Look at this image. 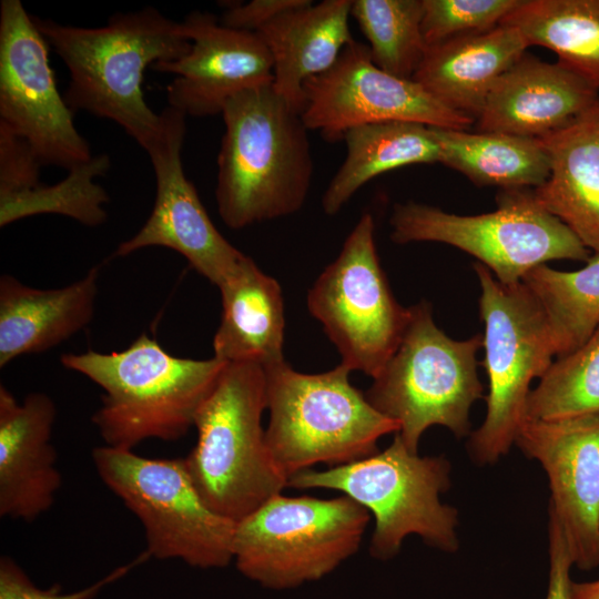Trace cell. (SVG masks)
Masks as SVG:
<instances>
[{
    "mask_svg": "<svg viewBox=\"0 0 599 599\" xmlns=\"http://www.w3.org/2000/svg\"><path fill=\"white\" fill-rule=\"evenodd\" d=\"M32 18L69 71L63 97L70 109L115 122L145 151L159 136L162 120L144 99V71L190 51L183 22L154 7L116 12L99 28Z\"/></svg>",
    "mask_w": 599,
    "mask_h": 599,
    "instance_id": "obj_1",
    "label": "cell"
},
{
    "mask_svg": "<svg viewBox=\"0 0 599 599\" xmlns=\"http://www.w3.org/2000/svg\"><path fill=\"white\" fill-rule=\"evenodd\" d=\"M222 116L215 201L223 223L241 230L300 211L313 176L301 113L267 84L234 95Z\"/></svg>",
    "mask_w": 599,
    "mask_h": 599,
    "instance_id": "obj_2",
    "label": "cell"
},
{
    "mask_svg": "<svg viewBox=\"0 0 599 599\" xmlns=\"http://www.w3.org/2000/svg\"><path fill=\"white\" fill-rule=\"evenodd\" d=\"M61 363L104 390L92 416L104 445L131 450L148 439L185 436L226 365L214 356H173L146 334L123 351L70 353Z\"/></svg>",
    "mask_w": 599,
    "mask_h": 599,
    "instance_id": "obj_3",
    "label": "cell"
},
{
    "mask_svg": "<svg viewBox=\"0 0 599 599\" xmlns=\"http://www.w3.org/2000/svg\"><path fill=\"white\" fill-rule=\"evenodd\" d=\"M268 423L265 441L288 480L316 465L336 467L378 451V440L399 432L349 382L343 364L318 373L295 370L286 361L264 367Z\"/></svg>",
    "mask_w": 599,
    "mask_h": 599,
    "instance_id": "obj_4",
    "label": "cell"
},
{
    "mask_svg": "<svg viewBox=\"0 0 599 599\" xmlns=\"http://www.w3.org/2000/svg\"><path fill=\"white\" fill-rule=\"evenodd\" d=\"M266 405L264 367L226 363L195 415L196 443L183 458L206 505L234 522L287 487L266 446Z\"/></svg>",
    "mask_w": 599,
    "mask_h": 599,
    "instance_id": "obj_5",
    "label": "cell"
},
{
    "mask_svg": "<svg viewBox=\"0 0 599 599\" xmlns=\"http://www.w3.org/2000/svg\"><path fill=\"white\" fill-rule=\"evenodd\" d=\"M450 470L445 456L412 453L396 433L384 450L346 465L298 473L287 487L337 490L362 505L375 519L369 552L386 560L398 554L409 535L443 551L458 549V512L439 499L450 487Z\"/></svg>",
    "mask_w": 599,
    "mask_h": 599,
    "instance_id": "obj_6",
    "label": "cell"
},
{
    "mask_svg": "<svg viewBox=\"0 0 599 599\" xmlns=\"http://www.w3.org/2000/svg\"><path fill=\"white\" fill-rule=\"evenodd\" d=\"M403 337L365 393L367 400L399 425L407 449L418 453L423 434L432 426L448 428L456 437L470 435L471 405L483 397L476 353L483 335L456 341L433 318L426 301L409 307Z\"/></svg>",
    "mask_w": 599,
    "mask_h": 599,
    "instance_id": "obj_7",
    "label": "cell"
},
{
    "mask_svg": "<svg viewBox=\"0 0 599 599\" xmlns=\"http://www.w3.org/2000/svg\"><path fill=\"white\" fill-rule=\"evenodd\" d=\"M370 514L342 495L331 499L275 495L236 522L233 561L270 589L318 580L354 556Z\"/></svg>",
    "mask_w": 599,
    "mask_h": 599,
    "instance_id": "obj_8",
    "label": "cell"
},
{
    "mask_svg": "<svg viewBox=\"0 0 599 599\" xmlns=\"http://www.w3.org/2000/svg\"><path fill=\"white\" fill-rule=\"evenodd\" d=\"M481 295L483 347L488 377L487 410L471 432L468 453L478 465L496 463L516 441L526 417L534 378H541L556 356L542 306L521 281L502 284L483 264L475 263Z\"/></svg>",
    "mask_w": 599,
    "mask_h": 599,
    "instance_id": "obj_9",
    "label": "cell"
},
{
    "mask_svg": "<svg viewBox=\"0 0 599 599\" xmlns=\"http://www.w3.org/2000/svg\"><path fill=\"white\" fill-rule=\"evenodd\" d=\"M497 210L458 215L427 204L394 206L390 238L397 244L439 242L478 260L502 284L521 282L532 268L552 260L587 262L590 251L530 189L504 190Z\"/></svg>",
    "mask_w": 599,
    "mask_h": 599,
    "instance_id": "obj_10",
    "label": "cell"
},
{
    "mask_svg": "<svg viewBox=\"0 0 599 599\" xmlns=\"http://www.w3.org/2000/svg\"><path fill=\"white\" fill-rule=\"evenodd\" d=\"M92 461L103 484L140 520L151 557L201 569L233 561L236 522L206 505L183 458H148L103 445L92 450Z\"/></svg>",
    "mask_w": 599,
    "mask_h": 599,
    "instance_id": "obj_11",
    "label": "cell"
},
{
    "mask_svg": "<svg viewBox=\"0 0 599 599\" xmlns=\"http://www.w3.org/2000/svg\"><path fill=\"white\" fill-rule=\"evenodd\" d=\"M374 231L372 214L364 213L307 294V308L337 348L341 364L372 378L396 351L410 314L393 295Z\"/></svg>",
    "mask_w": 599,
    "mask_h": 599,
    "instance_id": "obj_12",
    "label": "cell"
},
{
    "mask_svg": "<svg viewBox=\"0 0 599 599\" xmlns=\"http://www.w3.org/2000/svg\"><path fill=\"white\" fill-rule=\"evenodd\" d=\"M49 44L19 0L0 2V122L23 138L43 165L71 170L93 155L60 94Z\"/></svg>",
    "mask_w": 599,
    "mask_h": 599,
    "instance_id": "obj_13",
    "label": "cell"
},
{
    "mask_svg": "<svg viewBox=\"0 0 599 599\" xmlns=\"http://www.w3.org/2000/svg\"><path fill=\"white\" fill-rule=\"evenodd\" d=\"M301 116L309 130L329 142L343 140L356 126L407 121L467 130L473 118L456 112L413 80L378 68L368 45L352 41L325 72L304 83Z\"/></svg>",
    "mask_w": 599,
    "mask_h": 599,
    "instance_id": "obj_14",
    "label": "cell"
},
{
    "mask_svg": "<svg viewBox=\"0 0 599 599\" xmlns=\"http://www.w3.org/2000/svg\"><path fill=\"white\" fill-rule=\"evenodd\" d=\"M160 114L161 132L145 150L155 176L152 212L132 237L118 245L114 256L151 246L166 247L184 256L190 266L219 287L248 256L219 232L185 175L182 149L186 115L169 105Z\"/></svg>",
    "mask_w": 599,
    "mask_h": 599,
    "instance_id": "obj_15",
    "label": "cell"
},
{
    "mask_svg": "<svg viewBox=\"0 0 599 599\" xmlns=\"http://www.w3.org/2000/svg\"><path fill=\"white\" fill-rule=\"evenodd\" d=\"M515 444L547 474L549 508L561 524L573 566L599 567V412L525 419Z\"/></svg>",
    "mask_w": 599,
    "mask_h": 599,
    "instance_id": "obj_16",
    "label": "cell"
},
{
    "mask_svg": "<svg viewBox=\"0 0 599 599\" xmlns=\"http://www.w3.org/2000/svg\"><path fill=\"white\" fill-rule=\"evenodd\" d=\"M182 22L190 51L152 67L174 75L166 87L169 106L186 116L222 114L234 95L273 83L272 57L258 33L227 28L203 11L190 12Z\"/></svg>",
    "mask_w": 599,
    "mask_h": 599,
    "instance_id": "obj_17",
    "label": "cell"
},
{
    "mask_svg": "<svg viewBox=\"0 0 599 599\" xmlns=\"http://www.w3.org/2000/svg\"><path fill=\"white\" fill-rule=\"evenodd\" d=\"M50 396L35 392L22 403L0 386V516L33 521L48 511L61 487Z\"/></svg>",
    "mask_w": 599,
    "mask_h": 599,
    "instance_id": "obj_18",
    "label": "cell"
},
{
    "mask_svg": "<svg viewBox=\"0 0 599 599\" xmlns=\"http://www.w3.org/2000/svg\"><path fill=\"white\" fill-rule=\"evenodd\" d=\"M598 100V90L572 70L525 53L491 89L476 119L477 129L541 139Z\"/></svg>",
    "mask_w": 599,
    "mask_h": 599,
    "instance_id": "obj_19",
    "label": "cell"
},
{
    "mask_svg": "<svg viewBox=\"0 0 599 599\" xmlns=\"http://www.w3.org/2000/svg\"><path fill=\"white\" fill-rule=\"evenodd\" d=\"M529 47L514 27L463 34L429 45L413 77L437 101L476 120L488 94Z\"/></svg>",
    "mask_w": 599,
    "mask_h": 599,
    "instance_id": "obj_20",
    "label": "cell"
},
{
    "mask_svg": "<svg viewBox=\"0 0 599 599\" xmlns=\"http://www.w3.org/2000/svg\"><path fill=\"white\" fill-rule=\"evenodd\" d=\"M99 268L59 288H35L4 274L0 278V367L45 352L83 329L93 318Z\"/></svg>",
    "mask_w": 599,
    "mask_h": 599,
    "instance_id": "obj_21",
    "label": "cell"
},
{
    "mask_svg": "<svg viewBox=\"0 0 599 599\" xmlns=\"http://www.w3.org/2000/svg\"><path fill=\"white\" fill-rule=\"evenodd\" d=\"M353 0H324L290 10L257 33L273 61L274 91L302 113L304 83L328 70L347 44Z\"/></svg>",
    "mask_w": 599,
    "mask_h": 599,
    "instance_id": "obj_22",
    "label": "cell"
},
{
    "mask_svg": "<svg viewBox=\"0 0 599 599\" xmlns=\"http://www.w3.org/2000/svg\"><path fill=\"white\" fill-rule=\"evenodd\" d=\"M541 141L550 173L532 190L536 199L599 254V100Z\"/></svg>",
    "mask_w": 599,
    "mask_h": 599,
    "instance_id": "obj_23",
    "label": "cell"
},
{
    "mask_svg": "<svg viewBox=\"0 0 599 599\" xmlns=\"http://www.w3.org/2000/svg\"><path fill=\"white\" fill-rule=\"evenodd\" d=\"M222 317L213 338L214 357L225 363L284 362V302L278 282L248 256L219 287Z\"/></svg>",
    "mask_w": 599,
    "mask_h": 599,
    "instance_id": "obj_24",
    "label": "cell"
},
{
    "mask_svg": "<svg viewBox=\"0 0 599 599\" xmlns=\"http://www.w3.org/2000/svg\"><path fill=\"white\" fill-rule=\"evenodd\" d=\"M343 140L346 158L322 196V207L334 215L372 179L413 165L440 163L441 151L432 126L393 121L356 126Z\"/></svg>",
    "mask_w": 599,
    "mask_h": 599,
    "instance_id": "obj_25",
    "label": "cell"
},
{
    "mask_svg": "<svg viewBox=\"0 0 599 599\" xmlns=\"http://www.w3.org/2000/svg\"><path fill=\"white\" fill-rule=\"evenodd\" d=\"M432 131L440 146V163L477 185L534 190L549 176L550 160L541 139L435 126Z\"/></svg>",
    "mask_w": 599,
    "mask_h": 599,
    "instance_id": "obj_26",
    "label": "cell"
},
{
    "mask_svg": "<svg viewBox=\"0 0 599 599\" xmlns=\"http://www.w3.org/2000/svg\"><path fill=\"white\" fill-rule=\"evenodd\" d=\"M500 24L554 51L599 92V0H520Z\"/></svg>",
    "mask_w": 599,
    "mask_h": 599,
    "instance_id": "obj_27",
    "label": "cell"
},
{
    "mask_svg": "<svg viewBox=\"0 0 599 599\" xmlns=\"http://www.w3.org/2000/svg\"><path fill=\"white\" fill-rule=\"evenodd\" d=\"M522 282L545 311L556 356L577 349L599 327V254L571 272L539 265Z\"/></svg>",
    "mask_w": 599,
    "mask_h": 599,
    "instance_id": "obj_28",
    "label": "cell"
},
{
    "mask_svg": "<svg viewBox=\"0 0 599 599\" xmlns=\"http://www.w3.org/2000/svg\"><path fill=\"white\" fill-rule=\"evenodd\" d=\"M423 0H353L351 16L368 41L373 62L413 80L427 45L422 32Z\"/></svg>",
    "mask_w": 599,
    "mask_h": 599,
    "instance_id": "obj_29",
    "label": "cell"
},
{
    "mask_svg": "<svg viewBox=\"0 0 599 599\" xmlns=\"http://www.w3.org/2000/svg\"><path fill=\"white\" fill-rule=\"evenodd\" d=\"M110 167V156L97 154L69 170L68 176L55 184L0 194V226L43 213L65 215L87 226L102 224L108 216L104 205L110 199L95 180Z\"/></svg>",
    "mask_w": 599,
    "mask_h": 599,
    "instance_id": "obj_30",
    "label": "cell"
},
{
    "mask_svg": "<svg viewBox=\"0 0 599 599\" xmlns=\"http://www.w3.org/2000/svg\"><path fill=\"white\" fill-rule=\"evenodd\" d=\"M599 412V327L552 362L530 390L525 419L558 420Z\"/></svg>",
    "mask_w": 599,
    "mask_h": 599,
    "instance_id": "obj_31",
    "label": "cell"
},
{
    "mask_svg": "<svg viewBox=\"0 0 599 599\" xmlns=\"http://www.w3.org/2000/svg\"><path fill=\"white\" fill-rule=\"evenodd\" d=\"M520 0H423L422 32L427 47L500 24Z\"/></svg>",
    "mask_w": 599,
    "mask_h": 599,
    "instance_id": "obj_32",
    "label": "cell"
},
{
    "mask_svg": "<svg viewBox=\"0 0 599 599\" xmlns=\"http://www.w3.org/2000/svg\"><path fill=\"white\" fill-rule=\"evenodd\" d=\"M150 557L146 550L126 565L78 591L64 593L59 586L50 589L37 587L22 568L10 557L0 559V599H93L105 586L119 580L131 569L143 564Z\"/></svg>",
    "mask_w": 599,
    "mask_h": 599,
    "instance_id": "obj_33",
    "label": "cell"
},
{
    "mask_svg": "<svg viewBox=\"0 0 599 599\" xmlns=\"http://www.w3.org/2000/svg\"><path fill=\"white\" fill-rule=\"evenodd\" d=\"M41 166L31 145L0 122V194L40 185Z\"/></svg>",
    "mask_w": 599,
    "mask_h": 599,
    "instance_id": "obj_34",
    "label": "cell"
},
{
    "mask_svg": "<svg viewBox=\"0 0 599 599\" xmlns=\"http://www.w3.org/2000/svg\"><path fill=\"white\" fill-rule=\"evenodd\" d=\"M309 2L311 0H252L246 3L235 1L224 6L226 9L220 22L227 28L257 33L278 16Z\"/></svg>",
    "mask_w": 599,
    "mask_h": 599,
    "instance_id": "obj_35",
    "label": "cell"
},
{
    "mask_svg": "<svg viewBox=\"0 0 599 599\" xmlns=\"http://www.w3.org/2000/svg\"><path fill=\"white\" fill-rule=\"evenodd\" d=\"M548 511L549 583L546 599H571L572 557L559 519L550 508Z\"/></svg>",
    "mask_w": 599,
    "mask_h": 599,
    "instance_id": "obj_36",
    "label": "cell"
},
{
    "mask_svg": "<svg viewBox=\"0 0 599 599\" xmlns=\"http://www.w3.org/2000/svg\"><path fill=\"white\" fill-rule=\"evenodd\" d=\"M571 599H599V579L589 582H572Z\"/></svg>",
    "mask_w": 599,
    "mask_h": 599,
    "instance_id": "obj_37",
    "label": "cell"
}]
</instances>
